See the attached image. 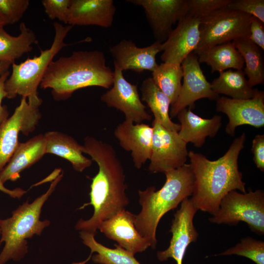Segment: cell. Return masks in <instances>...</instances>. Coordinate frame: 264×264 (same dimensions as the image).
Here are the masks:
<instances>
[{"instance_id":"cell-30","label":"cell","mask_w":264,"mask_h":264,"mask_svg":"<svg viewBox=\"0 0 264 264\" xmlns=\"http://www.w3.org/2000/svg\"><path fill=\"white\" fill-rule=\"evenodd\" d=\"M153 81L170 99L171 105L176 101L181 87L183 70L181 65L163 62L152 72Z\"/></svg>"},{"instance_id":"cell-31","label":"cell","mask_w":264,"mask_h":264,"mask_svg":"<svg viewBox=\"0 0 264 264\" xmlns=\"http://www.w3.org/2000/svg\"><path fill=\"white\" fill-rule=\"evenodd\" d=\"M232 255L246 257L256 264H264V242L250 237L244 238L234 246L215 256Z\"/></svg>"},{"instance_id":"cell-21","label":"cell","mask_w":264,"mask_h":264,"mask_svg":"<svg viewBox=\"0 0 264 264\" xmlns=\"http://www.w3.org/2000/svg\"><path fill=\"white\" fill-rule=\"evenodd\" d=\"M45 154L44 134H40L25 142H20L9 161L0 172V181H15L20 173L38 162Z\"/></svg>"},{"instance_id":"cell-41","label":"cell","mask_w":264,"mask_h":264,"mask_svg":"<svg viewBox=\"0 0 264 264\" xmlns=\"http://www.w3.org/2000/svg\"><path fill=\"white\" fill-rule=\"evenodd\" d=\"M6 24L4 21L0 17V26H4L6 25Z\"/></svg>"},{"instance_id":"cell-42","label":"cell","mask_w":264,"mask_h":264,"mask_svg":"<svg viewBox=\"0 0 264 264\" xmlns=\"http://www.w3.org/2000/svg\"><path fill=\"white\" fill-rule=\"evenodd\" d=\"M1 234V230H0V235Z\"/></svg>"},{"instance_id":"cell-6","label":"cell","mask_w":264,"mask_h":264,"mask_svg":"<svg viewBox=\"0 0 264 264\" xmlns=\"http://www.w3.org/2000/svg\"><path fill=\"white\" fill-rule=\"evenodd\" d=\"M55 36L51 46L40 49L39 56L28 58L20 64H12V72L4 84L6 98L12 99L18 95L26 97L28 103L40 107L42 100L39 97L38 88L45 70L55 56L65 46L68 45L65 39L72 28L70 25L53 23Z\"/></svg>"},{"instance_id":"cell-4","label":"cell","mask_w":264,"mask_h":264,"mask_svg":"<svg viewBox=\"0 0 264 264\" xmlns=\"http://www.w3.org/2000/svg\"><path fill=\"white\" fill-rule=\"evenodd\" d=\"M164 174L166 181L159 190L149 186L138 192L141 210L135 215V227L153 249L157 245L156 229L162 217L192 195L194 189V176L190 164Z\"/></svg>"},{"instance_id":"cell-37","label":"cell","mask_w":264,"mask_h":264,"mask_svg":"<svg viewBox=\"0 0 264 264\" xmlns=\"http://www.w3.org/2000/svg\"><path fill=\"white\" fill-rule=\"evenodd\" d=\"M253 161L257 167L264 171V134L256 135L252 141L251 148Z\"/></svg>"},{"instance_id":"cell-13","label":"cell","mask_w":264,"mask_h":264,"mask_svg":"<svg viewBox=\"0 0 264 264\" xmlns=\"http://www.w3.org/2000/svg\"><path fill=\"white\" fill-rule=\"evenodd\" d=\"M198 211L190 198H186L181 202L179 209L174 214L169 230L172 235L170 244L166 249L157 252L159 261L164 262L172 258L176 264H182L187 247L197 241L198 236L193 223Z\"/></svg>"},{"instance_id":"cell-17","label":"cell","mask_w":264,"mask_h":264,"mask_svg":"<svg viewBox=\"0 0 264 264\" xmlns=\"http://www.w3.org/2000/svg\"><path fill=\"white\" fill-rule=\"evenodd\" d=\"M162 43L155 41L151 45L139 47L130 40L124 39L110 48L114 66L122 71L131 70L136 73L154 71L158 66L156 56L162 51Z\"/></svg>"},{"instance_id":"cell-40","label":"cell","mask_w":264,"mask_h":264,"mask_svg":"<svg viewBox=\"0 0 264 264\" xmlns=\"http://www.w3.org/2000/svg\"><path fill=\"white\" fill-rule=\"evenodd\" d=\"M13 63L9 61L0 62V77L8 71V69Z\"/></svg>"},{"instance_id":"cell-15","label":"cell","mask_w":264,"mask_h":264,"mask_svg":"<svg viewBox=\"0 0 264 264\" xmlns=\"http://www.w3.org/2000/svg\"><path fill=\"white\" fill-rule=\"evenodd\" d=\"M142 7L155 41L164 43L187 13V0H129Z\"/></svg>"},{"instance_id":"cell-18","label":"cell","mask_w":264,"mask_h":264,"mask_svg":"<svg viewBox=\"0 0 264 264\" xmlns=\"http://www.w3.org/2000/svg\"><path fill=\"white\" fill-rule=\"evenodd\" d=\"M135 215L124 209L103 221L98 229L108 239L133 255L145 251L150 244L135 227Z\"/></svg>"},{"instance_id":"cell-32","label":"cell","mask_w":264,"mask_h":264,"mask_svg":"<svg viewBox=\"0 0 264 264\" xmlns=\"http://www.w3.org/2000/svg\"><path fill=\"white\" fill-rule=\"evenodd\" d=\"M29 4L28 0H0V17L6 24L18 22Z\"/></svg>"},{"instance_id":"cell-25","label":"cell","mask_w":264,"mask_h":264,"mask_svg":"<svg viewBox=\"0 0 264 264\" xmlns=\"http://www.w3.org/2000/svg\"><path fill=\"white\" fill-rule=\"evenodd\" d=\"M140 90L141 100L144 101L153 113L154 120L166 129L178 132L180 125L173 122L170 117L169 107L171 101L155 85L152 77L142 82Z\"/></svg>"},{"instance_id":"cell-20","label":"cell","mask_w":264,"mask_h":264,"mask_svg":"<svg viewBox=\"0 0 264 264\" xmlns=\"http://www.w3.org/2000/svg\"><path fill=\"white\" fill-rule=\"evenodd\" d=\"M116 8L112 0H71L67 24L110 27Z\"/></svg>"},{"instance_id":"cell-34","label":"cell","mask_w":264,"mask_h":264,"mask_svg":"<svg viewBox=\"0 0 264 264\" xmlns=\"http://www.w3.org/2000/svg\"><path fill=\"white\" fill-rule=\"evenodd\" d=\"M226 7L254 16L264 22V0H230Z\"/></svg>"},{"instance_id":"cell-23","label":"cell","mask_w":264,"mask_h":264,"mask_svg":"<svg viewBox=\"0 0 264 264\" xmlns=\"http://www.w3.org/2000/svg\"><path fill=\"white\" fill-rule=\"evenodd\" d=\"M44 136L45 154H51L67 160L79 172L91 166L92 160L83 154V145L71 136L58 131L47 132Z\"/></svg>"},{"instance_id":"cell-24","label":"cell","mask_w":264,"mask_h":264,"mask_svg":"<svg viewBox=\"0 0 264 264\" xmlns=\"http://www.w3.org/2000/svg\"><path fill=\"white\" fill-rule=\"evenodd\" d=\"M95 235L88 232L80 231L83 243L90 249L91 253L86 260L72 264H85L91 258L94 263L99 264H141L130 252L115 244V248L107 247L98 242Z\"/></svg>"},{"instance_id":"cell-5","label":"cell","mask_w":264,"mask_h":264,"mask_svg":"<svg viewBox=\"0 0 264 264\" xmlns=\"http://www.w3.org/2000/svg\"><path fill=\"white\" fill-rule=\"evenodd\" d=\"M63 175L62 172L55 178L47 191L32 203L27 200L13 211L11 217L0 220V244L4 242V245L0 253V264H5L10 260H21L28 251L27 239L41 235L49 225L48 220H40L42 209Z\"/></svg>"},{"instance_id":"cell-27","label":"cell","mask_w":264,"mask_h":264,"mask_svg":"<svg viewBox=\"0 0 264 264\" xmlns=\"http://www.w3.org/2000/svg\"><path fill=\"white\" fill-rule=\"evenodd\" d=\"M198 56L199 63H206L211 72H222L228 69L243 70L244 63L232 42L214 46Z\"/></svg>"},{"instance_id":"cell-11","label":"cell","mask_w":264,"mask_h":264,"mask_svg":"<svg viewBox=\"0 0 264 264\" xmlns=\"http://www.w3.org/2000/svg\"><path fill=\"white\" fill-rule=\"evenodd\" d=\"M181 65L183 81L177 99L171 105V117L176 116L179 111L188 107L193 108L195 102L199 99L217 100L220 97L213 90L211 83L206 79L196 54L191 53Z\"/></svg>"},{"instance_id":"cell-8","label":"cell","mask_w":264,"mask_h":264,"mask_svg":"<svg viewBox=\"0 0 264 264\" xmlns=\"http://www.w3.org/2000/svg\"><path fill=\"white\" fill-rule=\"evenodd\" d=\"M209 219L212 223L236 225L247 224L259 235L264 234V192L262 190L241 193L229 192L222 199L217 212Z\"/></svg>"},{"instance_id":"cell-19","label":"cell","mask_w":264,"mask_h":264,"mask_svg":"<svg viewBox=\"0 0 264 264\" xmlns=\"http://www.w3.org/2000/svg\"><path fill=\"white\" fill-rule=\"evenodd\" d=\"M152 127L145 123L134 124L125 120L114 131L121 147L131 153L134 167L140 169L150 160L152 145Z\"/></svg>"},{"instance_id":"cell-9","label":"cell","mask_w":264,"mask_h":264,"mask_svg":"<svg viewBox=\"0 0 264 264\" xmlns=\"http://www.w3.org/2000/svg\"><path fill=\"white\" fill-rule=\"evenodd\" d=\"M151 155L149 171L152 173H163L184 165L188 152L187 143L178 132L168 130L154 120Z\"/></svg>"},{"instance_id":"cell-12","label":"cell","mask_w":264,"mask_h":264,"mask_svg":"<svg viewBox=\"0 0 264 264\" xmlns=\"http://www.w3.org/2000/svg\"><path fill=\"white\" fill-rule=\"evenodd\" d=\"M113 84L110 89L101 96V100L108 107L121 111L125 119L134 123L150 121L152 116L146 110L138 93L137 85L128 82L123 71L114 66Z\"/></svg>"},{"instance_id":"cell-26","label":"cell","mask_w":264,"mask_h":264,"mask_svg":"<svg viewBox=\"0 0 264 264\" xmlns=\"http://www.w3.org/2000/svg\"><path fill=\"white\" fill-rule=\"evenodd\" d=\"M3 27L0 26V62L13 63L32 50V45L37 43L36 36L24 22H21L20 33L17 36L10 35Z\"/></svg>"},{"instance_id":"cell-2","label":"cell","mask_w":264,"mask_h":264,"mask_svg":"<svg viewBox=\"0 0 264 264\" xmlns=\"http://www.w3.org/2000/svg\"><path fill=\"white\" fill-rule=\"evenodd\" d=\"M245 139L243 132L233 140L225 154L216 160H210L200 153L188 152L194 176L190 199L198 210L213 215L229 192L236 190L246 192L245 183L238 167L239 154Z\"/></svg>"},{"instance_id":"cell-7","label":"cell","mask_w":264,"mask_h":264,"mask_svg":"<svg viewBox=\"0 0 264 264\" xmlns=\"http://www.w3.org/2000/svg\"><path fill=\"white\" fill-rule=\"evenodd\" d=\"M252 16L224 7L200 19V40L193 52L198 55L208 49L249 36Z\"/></svg>"},{"instance_id":"cell-16","label":"cell","mask_w":264,"mask_h":264,"mask_svg":"<svg viewBox=\"0 0 264 264\" xmlns=\"http://www.w3.org/2000/svg\"><path fill=\"white\" fill-rule=\"evenodd\" d=\"M200 19L185 15L162 43L161 60L181 65L184 59L197 48L200 40Z\"/></svg>"},{"instance_id":"cell-10","label":"cell","mask_w":264,"mask_h":264,"mask_svg":"<svg viewBox=\"0 0 264 264\" xmlns=\"http://www.w3.org/2000/svg\"><path fill=\"white\" fill-rule=\"evenodd\" d=\"M41 113L39 107L22 97L13 114L0 124V172L7 164L18 145L20 132L28 135L36 128Z\"/></svg>"},{"instance_id":"cell-22","label":"cell","mask_w":264,"mask_h":264,"mask_svg":"<svg viewBox=\"0 0 264 264\" xmlns=\"http://www.w3.org/2000/svg\"><path fill=\"white\" fill-rule=\"evenodd\" d=\"M191 109L185 108L177 114L180 126L178 133L187 143L191 142L196 147L201 148L206 137L216 135L221 126V117L215 115L210 119L203 118Z\"/></svg>"},{"instance_id":"cell-29","label":"cell","mask_w":264,"mask_h":264,"mask_svg":"<svg viewBox=\"0 0 264 264\" xmlns=\"http://www.w3.org/2000/svg\"><path fill=\"white\" fill-rule=\"evenodd\" d=\"M243 58V72L252 88L264 83V64L262 49L247 37L232 41Z\"/></svg>"},{"instance_id":"cell-1","label":"cell","mask_w":264,"mask_h":264,"mask_svg":"<svg viewBox=\"0 0 264 264\" xmlns=\"http://www.w3.org/2000/svg\"><path fill=\"white\" fill-rule=\"evenodd\" d=\"M84 153L88 154L98 166L97 174L91 178L90 202L79 209L91 205L92 217L80 219L75 228L95 234L100 224L125 209L130 201L126 194L127 186L121 163L113 147L92 136L84 139Z\"/></svg>"},{"instance_id":"cell-33","label":"cell","mask_w":264,"mask_h":264,"mask_svg":"<svg viewBox=\"0 0 264 264\" xmlns=\"http://www.w3.org/2000/svg\"><path fill=\"white\" fill-rule=\"evenodd\" d=\"M230 0H187L186 15L201 19L211 13L226 7Z\"/></svg>"},{"instance_id":"cell-38","label":"cell","mask_w":264,"mask_h":264,"mask_svg":"<svg viewBox=\"0 0 264 264\" xmlns=\"http://www.w3.org/2000/svg\"><path fill=\"white\" fill-rule=\"evenodd\" d=\"M9 75L10 72L8 70L0 77V124L6 120L9 115L7 107L6 105H2V101L4 98L7 97L4 84Z\"/></svg>"},{"instance_id":"cell-36","label":"cell","mask_w":264,"mask_h":264,"mask_svg":"<svg viewBox=\"0 0 264 264\" xmlns=\"http://www.w3.org/2000/svg\"><path fill=\"white\" fill-rule=\"evenodd\" d=\"M248 38L264 50V22L254 16L251 18Z\"/></svg>"},{"instance_id":"cell-39","label":"cell","mask_w":264,"mask_h":264,"mask_svg":"<svg viewBox=\"0 0 264 264\" xmlns=\"http://www.w3.org/2000/svg\"><path fill=\"white\" fill-rule=\"evenodd\" d=\"M0 191L13 198H20L26 192V191L20 188H17L13 190L7 189L0 181Z\"/></svg>"},{"instance_id":"cell-14","label":"cell","mask_w":264,"mask_h":264,"mask_svg":"<svg viewBox=\"0 0 264 264\" xmlns=\"http://www.w3.org/2000/svg\"><path fill=\"white\" fill-rule=\"evenodd\" d=\"M216 110L225 113L229 121L226 132L235 135L237 127L248 125L257 128L264 126V92L256 89L253 97L247 99H235L222 96L217 100Z\"/></svg>"},{"instance_id":"cell-3","label":"cell","mask_w":264,"mask_h":264,"mask_svg":"<svg viewBox=\"0 0 264 264\" xmlns=\"http://www.w3.org/2000/svg\"><path fill=\"white\" fill-rule=\"evenodd\" d=\"M113 78L114 72L107 66L102 51H77L52 61L40 87L50 88L55 100H65L76 90L86 87L110 88Z\"/></svg>"},{"instance_id":"cell-28","label":"cell","mask_w":264,"mask_h":264,"mask_svg":"<svg viewBox=\"0 0 264 264\" xmlns=\"http://www.w3.org/2000/svg\"><path fill=\"white\" fill-rule=\"evenodd\" d=\"M211 85L216 93L226 95L235 99L251 98L256 90L250 85L243 70L228 69L220 72Z\"/></svg>"},{"instance_id":"cell-35","label":"cell","mask_w":264,"mask_h":264,"mask_svg":"<svg viewBox=\"0 0 264 264\" xmlns=\"http://www.w3.org/2000/svg\"><path fill=\"white\" fill-rule=\"evenodd\" d=\"M71 0H43L42 3L47 16L67 24Z\"/></svg>"}]
</instances>
